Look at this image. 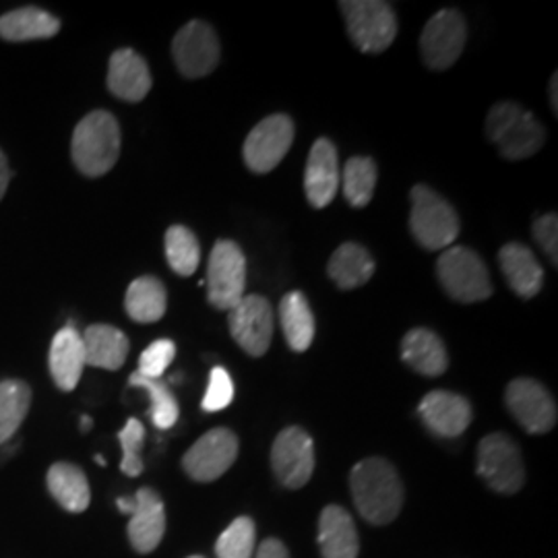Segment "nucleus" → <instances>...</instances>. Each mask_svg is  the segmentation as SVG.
<instances>
[{"label":"nucleus","instance_id":"nucleus-10","mask_svg":"<svg viewBox=\"0 0 558 558\" xmlns=\"http://www.w3.org/2000/svg\"><path fill=\"white\" fill-rule=\"evenodd\" d=\"M468 40V25L458 9H442L430 17L422 38L420 52L433 71H445L458 62Z\"/></svg>","mask_w":558,"mask_h":558},{"label":"nucleus","instance_id":"nucleus-2","mask_svg":"<svg viewBox=\"0 0 558 558\" xmlns=\"http://www.w3.org/2000/svg\"><path fill=\"white\" fill-rule=\"evenodd\" d=\"M73 161L81 174L98 179L108 174L120 156V126L106 110L89 112L81 120L71 143Z\"/></svg>","mask_w":558,"mask_h":558},{"label":"nucleus","instance_id":"nucleus-4","mask_svg":"<svg viewBox=\"0 0 558 558\" xmlns=\"http://www.w3.org/2000/svg\"><path fill=\"white\" fill-rule=\"evenodd\" d=\"M348 34L360 52H385L398 36V17L389 2L343 0L339 2Z\"/></svg>","mask_w":558,"mask_h":558},{"label":"nucleus","instance_id":"nucleus-12","mask_svg":"<svg viewBox=\"0 0 558 558\" xmlns=\"http://www.w3.org/2000/svg\"><path fill=\"white\" fill-rule=\"evenodd\" d=\"M294 141V122L286 114H271L260 120L244 141V161L255 174H267L278 168Z\"/></svg>","mask_w":558,"mask_h":558},{"label":"nucleus","instance_id":"nucleus-6","mask_svg":"<svg viewBox=\"0 0 558 558\" xmlns=\"http://www.w3.org/2000/svg\"><path fill=\"white\" fill-rule=\"evenodd\" d=\"M442 290L458 302H480L493 296L490 274L478 255L465 246H449L437 260Z\"/></svg>","mask_w":558,"mask_h":558},{"label":"nucleus","instance_id":"nucleus-7","mask_svg":"<svg viewBox=\"0 0 558 558\" xmlns=\"http://www.w3.org/2000/svg\"><path fill=\"white\" fill-rule=\"evenodd\" d=\"M207 300L218 311H232L246 290V257L236 242L218 240L207 263Z\"/></svg>","mask_w":558,"mask_h":558},{"label":"nucleus","instance_id":"nucleus-37","mask_svg":"<svg viewBox=\"0 0 558 558\" xmlns=\"http://www.w3.org/2000/svg\"><path fill=\"white\" fill-rule=\"evenodd\" d=\"M234 399V383L230 379L228 371L216 366L211 371V377H209V385H207V393L203 398V410L205 412H221L226 410Z\"/></svg>","mask_w":558,"mask_h":558},{"label":"nucleus","instance_id":"nucleus-22","mask_svg":"<svg viewBox=\"0 0 558 558\" xmlns=\"http://www.w3.org/2000/svg\"><path fill=\"white\" fill-rule=\"evenodd\" d=\"M319 546L323 558H356L360 542L352 515L339 507L329 505L319 519Z\"/></svg>","mask_w":558,"mask_h":558},{"label":"nucleus","instance_id":"nucleus-34","mask_svg":"<svg viewBox=\"0 0 558 558\" xmlns=\"http://www.w3.org/2000/svg\"><path fill=\"white\" fill-rule=\"evenodd\" d=\"M255 536L253 519H234L216 542V555L218 558H253Z\"/></svg>","mask_w":558,"mask_h":558},{"label":"nucleus","instance_id":"nucleus-35","mask_svg":"<svg viewBox=\"0 0 558 558\" xmlns=\"http://www.w3.org/2000/svg\"><path fill=\"white\" fill-rule=\"evenodd\" d=\"M120 447H122V463L120 470L131 476L137 478L143 472V459H141V449L145 442V428L140 420H126L124 428L119 433Z\"/></svg>","mask_w":558,"mask_h":558},{"label":"nucleus","instance_id":"nucleus-8","mask_svg":"<svg viewBox=\"0 0 558 558\" xmlns=\"http://www.w3.org/2000/svg\"><path fill=\"white\" fill-rule=\"evenodd\" d=\"M478 476L499 495H515L525 482V468L515 440L488 435L478 445Z\"/></svg>","mask_w":558,"mask_h":558},{"label":"nucleus","instance_id":"nucleus-44","mask_svg":"<svg viewBox=\"0 0 558 558\" xmlns=\"http://www.w3.org/2000/svg\"><path fill=\"white\" fill-rule=\"evenodd\" d=\"M189 558H203V557H189Z\"/></svg>","mask_w":558,"mask_h":558},{"label":"nucleus","instance_id":"nucleus-36","mask_svg":"<svg viewBox=\"0 0 558 558\" xmlns=\"http://www.w3.org/2000/svg\"><path fill=\"white\" fill-rule=\"evenodd\" d=\"M177 356V345L172 339H158L154 341L140 359V371L137 375L145 379H160L168 371L172 360Z\"/></svg>","mask_w":558,"mask_h":558},{"label":"nucleus","instance_id":"nucleus-1","mask_svg":"<svg viewBox=\"0 0 558 558\" xmlns=\"http://www.w3.org/2000/svg\"><path fill=\"white\" fill-rule=\"evenodd\" d=\"M350 488L360 515L368 523L387 525L398 518L403 505V486L387 459H362L350 474Z\"/></svg>","mask_w":558,"mask_h":558},{"label":"nucleus","instance_id":"nucleus-5","mask_svg":"<svg viewBox=\"0 0 558 558\" xmlns=\"http://www.w3.org/2000/svg\"><path fill=\"white\" fill-rule=\"evenodd\" d=\"M410 228L420 246L428 251H442L453 244L459 234V218L451 203L440 197L426 184L412 189Z\"/></svg>","mask_w":558,"mask_h":558},{"label":"nucleus","instance_id":"nucleus-25","mask_svg":"<svg viewBox=\"0 0 558 558\" xmlns=\"http://www.w3.org/2000/svg\"><path fill=\"white\" fill-rule=\"evenodd\" d=\"M48 490L59 502L60 507L69 513H83L89 507L92 490L89 482L85 478L83 470L73 463H54L48 470Z\"/></svg>","mask_w":558,"mask_h":558},{"label":"nucleus","instance_id":"nucleus-38","mask_svg":"<svg viewBox=\"0 0 558 558\" xmlns=\"http://www.w3.org/2000/svg\"><path fill=\"white\" fill-rule=\"evenodd\" d=\"M534 239L538 240L539 248L546 253V257L558 265V218L557 214H546L532 226Z\"/></svg>","mask_w":558,"mask_h":558},{"label":"nucleus","instance_id":"nucleus-11","mask_svg":"<svg viewBox=\"0 0 558 558\" xmlns=\"http://www.w3.org/2000/svg\"><path fill=\"white\" fill-rule=\"evenodd\" d=\"M172 54L182 77H207L220 62L218 34L205 21H191L180 29L172 41Z\"/></svg>","mask_w":558,"mask_h":558},{"label":"nucleus","instance_id":"nucleus-24","mask_svg":"<svg viewBox=\"0 0 558 558\" xmlns=\"http://www.w3.org/2000/svg\"><path fill=\"white\" fill-rule=\"evenodd\" d=\"M81 338L85 348V364L104 371H119L126 362L131 343L117 327L89 325Z\"/></svg>","mask_w":558,"mask_h":558},{"label":"nucleus","instance_id":"nucleus-40","mask_svg":"<svg viewBox=\"0 0 558 558\" xmlns=\"http://www.w3.org/2000/svg\"><path fill=\"white\" fill-rule=\"evenodd\" d=\"M11 168H9V161H7V156L0 151V201L4 197V193H7V186H9V182H11Z\"/></svg>","mask_w":558,"mask_h":558},{"label":"nucleus","instance_id":"nucleus-14","mask_svg":"<svg viewBox=\"0 0 558 558\" xmlns=\"http://www.w3.org/2000/svg\"><path fill=\"white\" fill-rule=\"evenodd\" d=\"M271 468L286 488H302L315 472V442L300 426L281 430L271 449Z\"/></svg>","mask_w":558,"mask_h":558},{"label":"nucleus","instance_id":"nucleus-19","mask_svg":"<svg viewBox=\"0 0 558 558\" xmlns=\"http://www.w3.org/2000/svg\"><path fill=\"white\" fill-rule=\"evenodd\" d=\"M108 89L119 100H143L151 89V73L147 62L131 48L117 50L108 66Z\"/></svg>","mask_w":558,"mask_h":558},{"label":"nucleus","instance_id":"nucleus-17","mask_svg":"<svg viewBox=\"0 0 558 558\" xmlns=\"http://www.w3.org/2000/svg\"><path fill=\"white\" fill-rule=\"evenodd\" d=\"M420 418L430 433L442 439H453L465 433L472 422V405L451 391H433L420 401Z\"/></svg>","mask_w":558,"mask_h":558},{"label":"nucleus","instance_id":"nucleus-42","mask_svg":"<svg viewBox=\"0 0 558 558\" xmlns=\"http://www.w3.org/2000/svg\"><path fill=\"white\" fill-rule=\"evenodd\" d=\"M89 428H92V418H87V416H85V418H81V430H85V433H87Z\"/></svg>","mask_w":558,"mask_h":558},{"label":"nucleus","instance_id":"nucleus-31","mask_svg":"<svg viewBox=\"0 0 558 558\" xmlns=\"http://www.w3.org/2000/svg\"><path fill=\"white\" fill-rule=\"evenodd\" d=\"M377 174H379L377 163L371 158L356 156V158L345 161L339 184H341L343 197L352 207L360 209L373 201L375 186H377Z\"/></svg>","mask_w":558,"mask_h":558},{"label":"nucleus","instance_id":"nucleus-39","mask_svg":"<svg viewBox=\"0 0 558 558\" xmlns=\"http://www.w3.org/2000/svg\"><path fill=\"white\" fill-rule=\"evenodd\" d=\"M255 558H290V555H288L286 546L279 539L269 538L265 539L259 548H257Z\"/></svg>","mask_w":558,"mask_h":558},{"label":"nucleus","instance_id":"nucleus-15","mask_svg":"<svg viewBox=\"0 0 558 558\" xmlns=\"http://www.w3.org/2000/svg\"><path fill=\"white\" fill-rule=\"evenodd\" d=\"M239 458V439L228 428H214L203 435L182 458L184 472L197 482L221 478Z\"/></svg>","mask_w":558,"mask_h":558},{"label":"nucleus","instance_id":"nucleus-13","mask_svg":"<svg viewBox=\"0 0 558 558\" xmlns=\"http://www.w3.org/2000/svg\"><path fill=\"white\" fill-rule=\"evenodd\" d=\"M505 401L513 418L530 435L550 433L557 424V403L550 391L534 379L513 380L507 387Z\"/></svg>","mask_w":558,"mask_h":558},{"label":"nucleus","instance_id":"nucleus-32","mask_svg":"<svg viewBox=\"0 0 558 558\" xmlns=\"http://www.w3.org/2000/svg\"><path fill=\"white\" fill-rule=\"evenodd\" d=\"M166 259L172 271L189 278L197 271L201 263V246L197 236L186 226H172L166 232Z\"/></svg>","mask_w":558,"mask_h":558},{"label":"nucleus","instance_id":"nucleus-21","mask_svg":"<svg viewBox=\"0 0 558 558\" xmlns=\"http://www.w3.org/2000/svg\"><path fill=\"white\" fill-rule=\"evenodd\" d=\"M499 263L507 283L519 299L538 296L544 286V269L532 248L521 242H509L500 248Z\"/></svg>","mask_w":558,"mask_h":558},{"label":"nucleus","instance_id":"nucleus-26","mask_svg":"<svg viewBox=\"0 0 558 558\" xmlns=\"http://www.w3.org/2000/svg\"><path fill=\"white\" fill-rule=\"evenodd\" d=\"M327 274L341 290H354L371 281L375 274V260L359 242H343L331 255Z\"/></svg>","mask_w":558,"mask_h":558},{"label":"nucleus","instance_id":"nucleus-28","mask_svg":"<svg viewBox=\"0 0 558 558\" xmlns=\"http://www.w3.org/2000/svg\"><path fill=\"white\" fill-rule=\"evenodd\" d=\"M279 323L288 345L306 352L315 339V315L302 292H290L279 302Z\"/></svg>","mask_w":558,"mask_h":558},{"label":"nucleus","instance_id":"nucleus-43","mask_svg":"<svg viewBox=\"0 0 558 558\" xmlns=\"http://www.w3.org/2000/svg\"><path fill=\"white\" fill-rule=\"evenodd\" d=\"M96 463H100V465H106V459L100 458V456H96Z\"/></svg>","mask_w":558,"mask_h":558},{"label":"nucleus","instance_id":"nucleus-29","mask_svg":"<svg viewBox=\"0 0 558 558\" xmlns=\"http://www.w3.org/2000/svg\"><path fill=\"white\" fill-rule=\"evenodd\" d=\"M126 315L137 323H156L166 315L168 292L160 279L154 276L137 278L126 290Z\"/></svg>","mask_w":558,"mask_h":558},{"label":"nucleus","instance_id":"nucleus-33","mask_svg":"<svg viewBox=\"0 0 558 558\" xmlns=\"http://www.w3.org/2000/svg\"><path fill=\"white\" fill-rule=\"evenodd\" d=\"M129 383L133 387L143 389L149 399H151V422L156 428L168 430L177 424L179 420V401L172 396V391L161 383L160 379H145L137 373L131 375Z\"/></svg>","mask_w":558,"mask_h":558},{"label":"nucleus","instance_id":"nucleus-41","mask_svg":"<svg viewBox=\"0 0 558 558\" xmlns=\"http://www.w3.org/2000/svg\"><path fill=\"white\" fill-rule=\"evenodd\" d=\"M558 75L555 73L550 80V101H553V110L558 114Z\"/></svg>","mask_w":558,"mask_h":558},{"label":"nucleus","instance_id":"nucleus-30","mask_svg":"<svg viewBox=\"0 0 558 558\" xmlns=\"http://www.w3.org/2000/svg\"><path fill=\"white\" fill-rule=\"evenodd\" d=\"M32 405V389L27 383L7 379L0 383V445L13 439Z\"/></svg>","mask_w":558,"mask_h":558},{"label":"nucleus","instance_id":"nucleus-20","mask_svg":"<svg viewBox=\"0 0 558 558\" xmlns=\"http://www.w3.org/2000/svg\"><path fill=\"white\" fill-rule=\"evenodd\" d=\"M50 375L60 391H73L80 383L85 364V348L80 331L73 325L62 327L52 339L48 356Z\"/></svg>","mask_w":558,"mask_h":558},{"label":"nucleus","instance_id":"nucleus-27","mask_svg":"<svg viewBox=\"0 0 558 558\" xmlns=\"http://www.w3.org/2000/svg\"><path fill=\"white\" fill-rule=\"evenodd\" d=\"M59 29L60 21L38 7H23L0 17V38L7 41L46 40Z\"/></svg>","mask_w":558,"mask_h":558},{"label":"nucleus","instance_id":"nucleus-18","mask_svg":"<svg viewBox=\"0 0 558 558\" xmlns=\"http://www.w3.org/2000/svg\"><path fill=\"white\" fill-rule=\"evenodd\" d=\"M135 509L129 521V539L140 555H149L160 546L166 534V511L160 495L151 488H141L133 497Z\"/></svg>","mask_w":558,"mask_h":558},{"label":"nucleus","instance_id":"nucleus-9","mask_svg":"<svg viewBox=\"0 0 558 558\" xmlns=\"http://www.w3.org/2000/svg\"><path fill=\"white\" fill-rule=\"evenodd\" d=\"M228 325L240 348L248 356L260 359L269 350L274 338V306L259 294H244V299L228 311Z\"/></svg>","mask_w":558,"mask_h":558},{"label":"nucleus","instance_id":"nucleus-16","mask_svg":"<svg viewBox=\"0 0 558 558\" xmlns=\"http://www.w3.org/2000/svg\"><path fill=\"white\" fill-rule=\"evenodd\" d=\"M339 179L341 172L336 145L325 137L315 141L304 172V191L308 203L315 209H325L338 195Z\"/></svg>","mask_w":558,"mask_h":558},{"label":"nucleus","instance_id":"nucleus-3","mask_svg":"<svg viewBox=\"0 0 558 558\" xmlns=\"http://www.w3.org/2000/svg\"><path fill=\"white\" fill-rule=\"evenodd\" d=\"M486 137L507 160L532 158L546 141L544 126L534 114L513 101H500L486 117Z\"/></svg>","mask_w":558,"mask_h":558},{"label":"nucleus","instance_id":"nucleus-23","mask_svg":"<svg viewBox=\"0 0 558 558\" xmlns=\"http://www.w3.org/2000/svg\"><path fill=\"white\" fill-rule=\"evenodd\" d=\"M401 359L424 377H440L449 366L445 343L435 331L424 327L408 331L401 339Z\"/></svg>","mask_w":558,"mask_h":558}]
</instances>
